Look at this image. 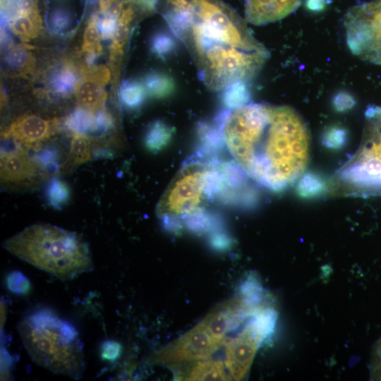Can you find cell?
I'll return each mask as SVG.
<instances>
[{
  "mask_svg": "<svg viewBox=\"0 0 381 381\" xmlns=\"http://www.w3.org/2000/svg\"><path fill=\"white\" fill-rule=\"evenodd\" d=\"M219 141L241 169L272 190L286 188L308 159V133L288 107L246 104L223 114Z\"/></svg>",
  "mask_w": 381,
  "mask_h": 381,
  "instance_id": "cell-1",
  "label": "cell"
},
{
  "mask_svg": "<svg viewBox=\"0 0 381 381\" xmlns=\"http://www.w3.org/2000/svg\"><path fill=\"white\" fill-rule=\"evenodd\" d=\"M213 157L196 153L187 159L162 194L157 208V217L169 229L186 226L201 231L210 225L209 210L216 200H224L229 187H241L248 176L241 173L231 179L236 167Z\"/></svg>",
  "mask_w": 381,
  "mask_h": 381,
  "instance_id": "cell-2",
  "label": "cell"
},
{
  "mask_svg": "<svg viewBox=\"0 0 381 381\" xmlns=\"http://www.w3.org/2000/svg\"><path fill=\"white\" fill-rule=\"evenodd\" d=\"M9 253L61 280L92 269L90 248L74 231L45 223L32 224L3 242Z\"/></svg>",
  "mask_w": 381,
  "mask_h": 381,
  "instance_id": "cell-3",
  "label": "cell"
},
{
  "mask_svg": "<svg viewBox=\"0 0 381 381\" xmlns=\"http://www.w3.org/2000/svg\"><path fill=\"white\" fill-rule=\"evenodd\" d=\"M18 329L32 360L49 370L74 379L85 369L83 346L70 322L48 309L24 317Z\"/></svg>",
  "mask_w": 381,
  "mask_h": 381,
  "instance_id": "cell-4",
  "label": "cell"
},
{
  "mask_svg": "<svg viewBox=\"0 0 381 381\" xmlns=\"http://www.w3.org/2000/svg\"><path fill=\"white\" fill-rule=\"evenodd\" d=\"M339 177L357 190L381 193V128L377 122L361 150L341 169Z\"/></svg>",
  "mask_w": 381,
  "mask_h": 381,
  "instance_id": "cell-5",
  "label": "cell"
},
{
  "mask_svg": "<svg viewBox=\"0 0 381 381\" xmlns=\"http://www.w3.org/2000/svg\"><path fill=\"white\" fill-rule=\"evenodd\" d=\"M274 316L271 311L261 312L227 344L225 365L234 380L245 377L259 345L273 327Z\"/></svg>",
  "mask_w": 381,
  "mask_h": 381,
  "instance_id": "cell-6",
  "label": "cell"
},
{
  "mask_svg": "<svg viewBox=\"0 0 381 381\" xmlns=\"http://www.w3.org/2000/svg\"><path fill=\"white\" fill-rule=\"evenodd\" d=\"M199 13L204 18L196 28V36L200 47L206 52L224 44L258 47L253 42L244 40L239 31L227 16L214 5L202 1Z\"/></svg>",
  "mask_w": 381,
  "mask_h": 381,
  "instance_id": "cell-7",
  "label": "cell"
},
{
  "mask_svg": "<svg viewBox=\"0 0 381 381\" xmlns=\"http://www.w3.org/2000/svg\"><path fill=\"white\" fill-rule=\"evenodd\" d=\"M222 344L216 341L199 322L169 344L157 351L153 361L169 365L182 361L206 359Z\"/></svg>",
  "mask_w": 381,
  "mask_h": 381,
  "instance_id": "cell-8",
  "label": "cell"
},
{
  "mask_svg": "<svg viewBox=\"0 0 381 381\" xmlns=\"http://www.w3.org/2000/svg\"><path fill=\"white\" fill-rule=\"evenodd\" d=\"M14 145V148L9 150L1 149V184L6 189H30L38 185L48 172L25 148Z\"/></svg>",
  "mask_w": 381,
  "mask_h": 381,
  "instance_id": "cell-9",
  "label": "cell"
},
{
  "mask_svg": "<svg viewBox=\"0 0 381 381\" xmlns=\"http://www.w3.org/2000/svg\"><path fill=\"white\" fill-rule=\"evenodd\" d=\"M59 124L60 120L57 119H47L36 114H24L3 131L1 138L25 149H37L57 131Z\"/></svg>",
  "mask_w": 381,
  "mask_h": 381,
  "instance_id": "cell-10",
  "label": "cell"
},
{
  "mask_svg": "<svg viewBox=\"0 0 381 381\" xmlns=\"http://www.w3.org/2000/svg\"><path fill=\"white\" fill-rule=\"evenodd\" d=\"M81 76L75 90L80 106L96 112L104 108L107 94L104 85L110 80V71L103 65L83 66Z\"/></svg>",
  "mask_w": 381,
  "mask_h": 381,
  "instance_id": "cell-11",
  "label": "cell"
},
{
  "mask_svg": "<svg viewBox=\"0 0 381 381\" xmlns=\"http://www.w3.org/2000/svg\"><path fill=\"white\" fill-rule=\"evenodd\" d=\"M301 0H246V17L255 25L282 19L296 11Z\"/></svg>",
  "mask_w": 381,
  "mask_h": 381,
  "instance_id": "cell-12",
  "label": "cell"
},
{
  "mask_svg": "<svg viewBox=\"0 0 381 381\" xmlns=\"http://www.w3.org/2000/svg\"><path fill=\"white\" fill-rule=\"evenodd\" d=\"M79 80L75 65L66 61L54 68L49 73L47 86L52 93L66 97L75 92Z\"/></svg>",
  "mask_w": 381,
  "mask_h": 381,
  "instance_id": "cell-13",
  "label": "cell"
},
{
  "mask_svg": "<svg viewBox=\"0 0 381 381\" xmlns=\"http://www.w3.org/2000/svg\"><path fill=\"white\" fill-rule=\"evenodd\" d=\"M95 144L89 135L72 133L68 154L64 169L68 171L90 161L94 157Z\"/></svg>",
  "mask_w": 381,
  "mask_h": 381,
  "instance_id": "cell-14",
  "label": "cell"
},
{
  "mask_svg": "<svg viewBox=\"0 0 381 381\" xmlns=\"http://www.w3.org/2000/svg\"><path fill=\"white\" fill-rule=\"evenodd\" d=\"M11 30L23 41L36 37L42 29L41 16L36 10L30 14L15 15L9 20Z\"/></svg>",
  "mask_w": 381,
  "mask_h": 381,
  "instance_id": "cell-15",
  "label": "cell"
},
{
  "mask_svg": "<svg viewBox=\"0 0 381 381\" xmlns=\"http://www.w3.org/2000/svg\"><path fill=\"white\" fill-rule=\"evenodd\" d=\"M224 364L220 361L207 360L197 362L190 368L186 380H228Z\"/></svg>",
  "mask_w": 381,
  "mask_h": 381,
  "instance_id": "cell-16",
  "label": "cell"
},
{
  "mask_svg": "<svg viewBox=\"0 0 381 381\" xmlns=\"http://www.w3.org/2000/svg\"><path fill=\"white\" fill-rule=\"evenodd\" d=\"M64 126L72 133L89 135L97 132L95 114L81 106L76 107L65 119Z\"/></svg>",
  "mask_w": 381,
  "mask_h": 381,
  "instance_id": "cell-17",
  "label": "cell"
},
{
  "mask_svg": "<svg viewBox=\"0 0 381 381\" xmlns=\"http://www.w3.org/2000/svg\"><path fill=\"white\" fill-rule=\"evenodd\" d=\"M5 49L4 61L10 71L20 73L31 70L34 59L30 46L12 44Z\"/></svg>",
  "mask_w": 381,
  "mask_h": 381,
  "instance_id": "cell-18",
  "label": "cell"
},
{
  "mask_svg": "<svg viewBox=\"0 0 381 381\" xmlns=\"http://www.w3.org/2000/svg\"><path fill=\"white\" fill-rule=\"evenodd\" d=\"M145 89L149 96L153 98H164L173 92L174 83L167 75L152 71L145 75L143 79Z\"/></svg>",
  "mask_w": 381,
  "mask_h": 381,
  "instance_id": "cell-19",
  "label": "cell"
},
{
  "mask_svg": "<svg viewBox=\"0 0 381 381\" xmlns=\"http://www.w3.org/2000/svg\"><path fill=\"white\" fill-rule=\"evenodd\" d=\"M45 195L48 203L53 208L61 210L71 199V188L63 180L53 177L47 183Z\"/></svg>",
  "mask_w": 381,
  "mask_h": 381,
  "instance_id": "cell-20",
  "label": "cell"
},
{
  "mask_svg": "<svg viewBox=\"0 0 381 381\" xmlns=\"http://www.w3.org/2000/svg\"><path fill=\"white\" fill-rule=\"evenodd\" d=\"M145 89L143 85L134 80L123 82L120 88V97L122 104L128 109H135L144 102Z\"/></svg>",
  "mask_w": 381,
  "mask_h": 381,
  "instance_id": "cell-21",
  "label": "cell"
},
{
  "mask_svg": "<svg viewBox=\"0 0 381 381\" xmlns=\"http://www.w3.org/2000/svg\"><path fill=\"white\" fill-rule=\"evenodd\" d=\"M250 98V92L246 85L241 80L231 83L224 93V104L230 109L247 104Z\"/></svg>",
  "mask_w": 381,
  "mask_h": 381,
  "instance_id": "cell-22",
  "label": "cell"
},
{
  "mask_svg": "<svg viewBox=\"0 0 381 381\" xmlns=\"http://www.w3.org/2000/svg\"><path fill=\"white\" fill-rule=\"evenodd\" d=\"M179 7L169 11L166 18L174 33L181 37L193 22V14L189 8Z\"/></svg>",
  "mask_w": 381,
  "mask_h": 381,
  "instance_id": "cell-23",
  "label": "cell"
},
{
  "mask_svg": "<svg viewBox=\"0 0 381 381\" xmlns=\"http://www.w3.org/2000/svg\"><path fill=\"white\" fill-rule=\"evenodd\" d=\"M101 35L98 28V17L93 15L88 21L84 32L82 52L100 55L102 47L99 42Z\"/></svg>",
  "mask_w": 381,
  "mask_h": 381,
  "instance_id": "cell-24",
  "label": "cell"
},
{
  "mask_svg": "<svg viewBox=\"0 0 381 381\" xmlns=\"http://www.w3.org/2000/svg\"><path fill=\"white\" fill-rule=\"evenodd\" d=\"M325 182L315 173H306L299 180L297 191L300 196L311 198L320 195L325 189Z\"/></svg>",
  "mask_w": 381,
  "mask_h": 381,
  "instance_id": "cell-25",
  "label": "cell"
},
{
  "mask_svg": "<svg viewBox=\"0 0 381 381\" xmlns=\"http://www.w3.org/2000/svg\"><path fill=\"white\" fill-rule=\"evenodd\" d=\"M71 12L64 8H54L48 18V26L50 31L56 35L64 33L71 25Z\"/></svg>",
  "mask_w": 381,
  "mask_h": 381,
  "instance_id": "cell-26",
  "label": "cell"
},
{
  "mask_svg": "<svg viewBox=\"0 0 381 381\" xmlns=\"http://www.w3.org/2000/svg\"><path fill=\"white\" fill-rule=\"evenodd\" d=\"M169 134L168 128L164 123L159 121L153 123L148 128L145 136L147 147L152 150L160 148L166 142Z\"/></svg>",
  "mask_w": 381,
  "mask_h": 381,
  "instance_id": "cell-27",
  "label": "cell"
},
{
  "mask_svg": "<svg viewBox=\"0 0 381 381\" xmlns=\"http://www.w3.org/2000/svg\"><path fill=\"white\" fill-rule=\"evenodd\" d=\"M176 44L173 37L164 32H159L154 35L150 41L151 51L156 55L163 57L171 54Z\"/></svg>",
  "mask_w": 381,
  "mask_h": 381,
  "instance_id": "cell-28",
  "label": "cell"
},
{
  "mask_svg": "<svg viewBox=\"0 0 381 381\" xmlns=\"http://www.w3.org/2000/svg\"><path fill=\"white\" fill-rule=\"evenodd\" d=\"M6 282L8 290L16 294L25 295L31 289L30 280L20 271L11 272L6 277Z\"/></svg>",
  "mask_w": 381,
  "mask_h": 381,
  "instance_id": "cell-29",
  "label": "cell"
},
{
  "mask_svg": "<svg viewBox=\"0 0 381 381\" xmlns=\"http://www.w3.org/2000/svg\"><path fill=\"white\" fill-rule=\"evenodd\" d=\"M347 135V132L344 128L332 126L323 133L322 143L329 148L339 149L345 145Z\"/></svg>",
  "mask_w": 381,
  "mask_h": 381,
  "instance_id": "cell-30",
  "label": "cell"
},
{
  "mask_svg": "<svg viewBox=\"0 0 381 381\" xmlns=\"http://www.w3.org/2000/svg\"><path fill=\"white\" fill-rule=\"evenodd\" d=\"M32 157L48 173L49 171H54L57 168L58 152L54 148L46 147L42 149Z\"/></svg>",
  "mask_w": 381,
  "mask_h": 381,
  "instance_id": "cell-31",
  "label": "cell"
},
{
  "mask_svg": "<svg viewBox=\"0 0 381 381\" xmlns=\"http://www.w3.org/2000/svg\"><path fill=\"white\" fill-rule=\"evenodd\" d=\"M122 346L120 343L114 340H106L101 346V357L109 362L116 361L121 356Z\"/></svg>",
  "mask_w": 381,
  "mask_h": 381,
  "instance_id": "cell-32",
  "label": "cell"
},
{
  "mask_svg": "<svg viewBox=\"0 0 381 381\" xmlns=\"http://www.w3.org/2000/svg\"><path fill=\"white\" fill-rule=\"evenodd\" d=\"M97 132L106 133L114 127V120L111 114L104 108L96 111Z\"/></svg>",
  "mask_w": 381,
  "mask_h": 381,
  "instance_id": "cell-33",
  "label": "cell"
},
{
  "mask_svg": "<svg viewBox=\"0 0 381 381\" xmlns=\"http://www.w3.org/2000/svg\"><path fill=\"white\" fill-rule=\"evenodd\" d=\"M334 107L339 111H344L351 109L356 103L353 96L346 92H338L333 98Z\"/></svg>",
  "mask_w": 381,
  "mask_h": 381,
  "instance_id": "cell-34",
  "label": "cell"
},
{
  "mask_svg": "<svg viewBox=\"0 0 381 381\" xmlns=\"http://www.w3.org/2000/svg\"><path fill=\"white\" fill-rule=\"evenodd\" d=\"M145 9L153 10L157 4V0H132Z\"/></svg>",
  "mask_w": 381,
  "mask_h": 381,
  "instance_id": "cell-35",
  "label": "cell"
},
{
  "mask_svg": "<svg viewBox=\"0 0 381 381\" xmlns=\"http://www.w3.org/2000/svg\"><path fill=\"white\" fill-rule=\"evenodd\" d=\"M324 0H308L307 5L310 9L320 10L323 7Z\"/></svg>",
  "mask_w": 381,
  "mask_h": 381,
  "instance_id": "cell-36",
  "label": "cell"
},
{
  "mask_svg": "<svg viewBox=\"0 0 381 381\" xmlns=\"http://www.w3.org/2000/svg\"><path fill=\"white\" fill-rule=\"evenodd\" d=\"M380 110H381V108H380Z\"/></svg>",
  "mask_w": 381,
  "mask_h": 381,
  "instance_id": "cell-37",
  "label": "cell"
}]
</instances>
